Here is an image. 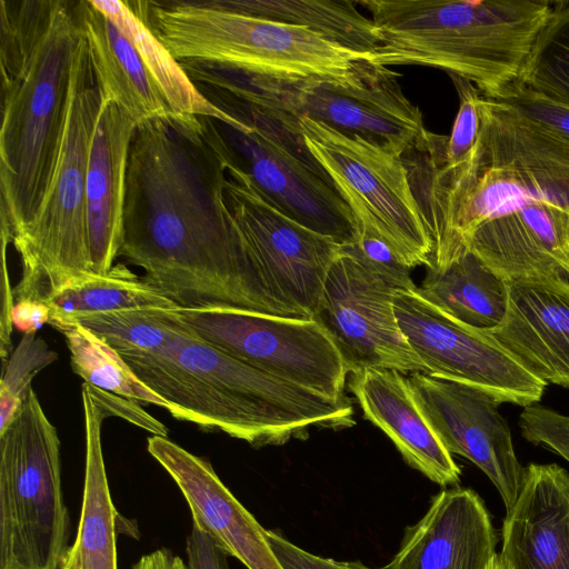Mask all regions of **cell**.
Segmentation results:
<instances>
[{
	"label": "cell",
	"instance_id": "obj_41",
	"mask_svg": "<svg viewBox=\"0 0 569 569\" xmlns=\"http://www.w3.org/2000/svg\"><path fill=\"white\" fill-rule=\"evenodd\" d=\"M50 321V309L43 301L22 299L17 300L12 310V325L23 335L36 332Z\"/></svg>",
	"mask_w": 569,
	"mask_h": 569
},
{
	"label": "cell",
	"instance_id": "obj_43",
	"mask_svg": "<svg viewBox=\"0 0 569 569\" xmlns=\"http://www.w3.org/2000/svg\"><path fill=\"white\" fill-rule=\"evenodd\" d=\"M489 569H501L500 568V565H499V561H498V553H497V557L495 558L493 562L491 563L490 568Z\"/></svg>",
	"mask_w": 569,
	"mask_h": 569
},
{
	"label": "cell",
	"instance_id": "obj_30",
	"mask_svg": "<svg viewBox=\"0 0 569 569\" xmlns=\"http://www.w3.org/2000/svg\"><path fill=\"white\" fill-rule=\"evenodd\" d=\"M66 339L74 373L103 391L158 406L171 415V406L132 371L121 355L90 329L78 322H51Z\"/></svg>",
	"mask_w": 569,
	"mask_h": 569
},
{
	"label": "cell",
	"instance_id": "obj_1",
	"mask_svg": "<svg viewBox=\"0 0 569 569\" xmlns=\"http://www.w3.org/2000/svg\"><path fill=\"white\" fill-rule=\"evenodd\" d=\"M227 162L199 117L137 126L128 157L119 256L178 308L286 317L227 206Z\"/></svg>",
	"mask_w": 569,
	"mask_h": 569
},
{
	"label": "cell",
	"instance_id": "obj_28",
	"mask_svg": "<svg viewBox=\"0 0 569 569\" xmlns=\"http://www.w3.org/2000/svg\"><path fill=\"white\" fill-rule=\"evenodd\" d=\"M228 10L297 26L371 58L380 44L373 21L356 1L340 0H214Z\"/></svg>",
	"mask_w": 569,
	"mask_h": 569
},
{
	"label": "cell",
	"instance_id": "obj_4",
	"mask_svg": "<svg viewBox=\"0 0 569 569\" xmlns=\"http://www.w3.org/2000/svg\"><path fill=\"white\" fill-rule=\"evenodd\" d=\"M120 355L171 406V416L253 447L303 440L311 428L355 425L349 398L331 399L253 368L201 340L184 322L162 346Z\"/></svg>",
	"mask_w": 569,
	"mask_h": 569
},
{
	"label": "cell",
	"instance_id": "obj_2",
	"mask_svg": "<svg viewBox=\"0 0 569 569\" xmlns=\"http://www.w3.org/2000/svg\"><path fill=\"white\" fill-rule=\"evenodd\" d=\"M1 231L11 242L36 217L66 128L82 34L74 2L0 1Z\"/></svg>",
	"mask_w": 569,
	"mask_h": 569
},
{
	"label": "cell",
	"instance_id": "obj_8",
	"mask_svg": "<svg viewBox=\"0 0 569 569\" xmlns=\"http://www.w3.org/2000/svg\"><path fill=\"white\" fill-rule=\"evenodd\" d=\"M219 108L240 121L230 126L210 117L201 124L223 156L256 191L300 224L341 246L357 234L352 211L310 153L298 121L224 93Z\"/></svg>",
	"mask_w": 569,
	"mask_h": 569
},
{
	"label": "cell",
	"instance_id": "obj_37",
	"mask_svg": "<svg viewBox=\"0 0 569 569\" xmlns=\"http://www.w3.org/2000/svg\"><path fill=\"white\" fill-rule=\"evenodd\" d=\"M267 539L283 569H375L360 561H340L313 555L273 530H267Z\"/></svg>",
	"mask_w": 569,
	"mask_h": 569
},
{
	"label": "cell",
	"instance_id": "obj_13",
	"mask_svg": "<svg viewBox=\"0 0 569 569\" xmlns=\"http://www.w3.org/2000/svg\"><path fill=\"white\" fill-rule=\"evenodd\" d=\"M224 197L272 300L288 317L313 319L341 244L279 211L232 167Z\"/></svg>",
	"mask_w": 569,
	"mask_h": 569
},
{
	"label": "cell",
	"instance_id": "obj_23",
	"mask_svg": "<svg viewBox=\"0 0 569 569\" xmlns=\"http://www.w3.org/2000/svg\"><path fill=\"white\" fill-rule=\"evenodd\" d=\"M349 389L365 418L389 437L410 467L442 487L460 481L459 466L422 415L403 373L365 369L351 373Z\"/></svg>",
	"mask_w": 569,
	"mask_h": 569
},
{
	"label": "cell",
	"instance_id": "obj_33",
	"mask_svg": "<svg viewBox=\"0 0 569 569\" xmlns=\"http://www.w3.org/2000/svg\"><path fill=\"white\" fill-rule=\"evenodd\" d=\"M57 359L41 338L23 335L7 362L0 383V431L17 416L31 388L32 378Z\"/></svg>",
	"mask_w": 569,
	"mask_h": 569
},
{
	"label": "cell",
	"instance_id": "obj_17",
	"mask_svg": "<svg viewBox=\"0 0 569 569\" xmlns=\"http://www.w3.org/2000/svg\"><path fill=\"white\" fill-rule=\"evenodd\" d=\"M147 450L180 489L194 527L247 569H283L267 539V530L224 486L207 459L161 436L149 437Z\"/></svg>",
	"mask_w": 569,
	"mask_h": 569
},
{
	"label": "cell",
	"instance_id": "obj_42",
	"mask_svg": "<svg viewBox=\"0 0 569 569\" xmlns=\"http://www.w3.org/2000/svg\"><path fill=\"white\" fill-rule=\"evenodd\" d=\"M132 569H189L184 560L168 548L143 555Z\"/></svg>",
	"mask_w": 569,
	"mask_h": 569
},
{
	"label": "cell",
	"instance_id": "obj_14",
	"mask_svg": "<svg viewBox=\"0 0 569 569\" xmlns=\"http://www.w3.org/2000/svg\"><path fill=\"white\" fill-rule=\"evenodd\" d=\"M399 327L426 373L480 389L500 403L528 407L540 401L546 383L531 375L486 330L463 325L418 291H397Z\"/></svg>",
	"mask_w": 569,
	"mask_h": 569
},
{
	"label": "cell",
	"instance_id": "obj_32",
	"mask_svg": "<svg viewBox=\"0 0 569 569\" xmlns=\"http://www.w3.org/2000/svg\"><path fill=\"white\" fill-rule=\"evenodd\" d=\"M74 322L93 331L119 353L156 349L183 326L177 309L162 308L121 310Z\"/></svg>",
	"mask_w": 569,
	"mask_h": 569
},
{
	"label": "cell",
	"instance_id": "obj_5",
	"mask_svg": "<svg viewBox=\"0 0 569 569\" xmlns=\"http://www.w3.org/2000/svg\"><path fill=\"white\" fill-rule=\"evenodd\" d=\"M378 29L370 62L437 68L500 101L521 86L547 0H360Z\"/></svg>",
	"mask_w": 569,
	"mask_h": 569
},
{
	"label": "cell",
	"instance_id": "obj_15",
	"mask_svg": "<svg viewBox=\"0 0 569 569\" xmlns=\"http://www.w3.org/2000/svg\"><path fill=\"white\" fill-rule=\"evenodd\" d=\"M397 291L345 252L331 266L313 319L335 342L349 373L365 369L426 372L399 327L393 307Z\"/></svg>",
	"mask_w": 569,
	"mask_h": 569
},
{
	"label": "cell",
	"instance_id": "obj_16",
	"mask_svg": "<svg viewBox=\"0 0 569 569\" xmlns=\"http://www.w3.org/2000/svg\"><path fill=\"white\" fill-rule=\"evenodd\" d=\"M413 398L446 449L476 465L498 490L506 512L516 503L526 468L519 462L500 402L465 383L428 375L408 377Z\"/></svg>",
	"mask_w": 569,
	"mask_h": 569
},
{
	"label": "cell",
	"instance_id": "obj_3",
	"mask_svg": "<svg viewBox=\"0 0 569 569\" xmlns=\"http://www.w3.org/2000/svg\"><path fill=\"white\" fill-rule=\"evenodd\" d=\"M481 130L452 169L400 157L432 241L429 268L445 270L469 251L486 221L530 202L569 211V141L516 109L481 96Z\"/></svg>",
	"mask_w": 569,
	"mask_h": 569
},
{
	"label": "cell",
	"instance_id": "obj_18",
	"mask_svg": "<svg viewBox=\"0 0 569 569\" xmlns=\"http://www.w3.org/2000/svg\"><path fill=\"white\" fill-rule=\"evenodd\" d=\"M469 251L507 282L569 283V211L526 203L482 223Z\"/></svg>",
	"mask_w": 569,
	"mask_h": 569
},
{
	"label": "cell",
	"instance_id": "obj_25",
	"mask_svg": "<svg viewBox=\"0 0 569 569\" xmlns=\"http://www.w3.org/2000/svg\"><path fill=\"white\" fill-rule=\"evenodd\" d=\"M81 398L86 437L82 505L76 539L59 569H118L117 536L126 532V519L113 505L102 452L101 426L109 415L84 385Z\"/></svg>",
	"mask_w": 569,
	"mask_h": 569
},
{
	"label": "cell",
	"instance_id": "obj_21",
	"mask_svg": "<svg viewBox=\"0 0 569 569\" xmlns=\"http://www.w3.org/2000/svg\"><path fill=\"white\" fill-rule=\"evenodd\" d=\"M508 286L506 315L486 331L543 383L569 389V283Z\"/></svg>",
	"mask_w": 569,
	"mask_h": 569
},
{
	"label": "cell",
	"instance_id": "obj_31",
	"mask_svg": "<svg viewBox=\"0 0 569 569\" xmlns=\"http://www.w3.org/2000/svg\"><path fill=\"white\" fill-rule=\"evenodd\" d=\"M521 86L569 108V1L551 2L526 62Z\"/></svg>",
	"mask_w": 569,
	"mask_h": 569
},
{
	"label": "cell",
	"instance_id": "obj_38",
	"mask_svg": "<svg viewBox=\"0 0 569 569\" xmlns=\"http://www.w3.org/2000/svg\"><path fill=\"white\" fill-rule=\"evenodd\" d=\"M93 400L110 416L124 418L152 432L153 436L168 437V429L157 419L149 416L134 400L123 398L83 382Z\"/></svg>",
	"mask_w": 569,
	"mask_h": 569
},
{
	"label": "cell",
	"instance_id": "obj_22",
	"mask_svg": "<svg viewBox=\"0 0 569 569\" xmlns=\"http://www.w3.org/2000/svg\"><path fill=\"white\" fill-rule=\"evenodd\" d=\"M137 126L116 101L102 97L86 178L88 242L94 273H108L120 253L128 157Z\"/></svg>",
	"mask_w": 569,
	"mask_h": 569
},
{
	"label": "cell",
	"instance_id": "obj_11",
	"mask_svg": "<svg viewBox=\"0 0 569 569\" xmlns=\"http://www.w3.org/2000/svg\"><path fill=\"white\" fill-rule=\"evenodd\" d=\"M298 124L357 226L380 236L409 268H429L432 241L401 159L307 117Z\"/></svg>",
	"mask_w": 569,
	"mask_h": 569
},
{
	"label": "cell",
	"instance_id": "obj_27",
	"mask_svg": "<svg viewBox=\"0 0 569 569\" xmlns=\"http://www.w3.org/2000/svg\"><path fill=\"white\" fill-rule=\"evenodd\" d=\"M131 42L146 69L176 114L210 117L230 126L239 121L212 104L137 10L133 1L90 0Z\"/></svg>",
	"mask_w": 569,
	"mask_h": 569
},
{
	"label": "cell",
	"instance_id": "obj_29",
	"mask_svg": "<svg viewBox=\"0 0 569 569\" xmlns=\"http://www.w3.org/2000/svg\"><path fill=\"white\" fill-rule=\"evenodd\" d=\"M51 322H72L82 318L129 309H178L156 287L117 263L106 274L90 273L78 278L46 300Z\"/></svg>",
	"mask_w": 569,
	"mask_h": 569
},
{
	"label": "cell",
	"instance_id": "obj_6",
	"mask_svg": "<svg viewBox=\"0 0 569 569\" xmlns=\"http://www.w3.org/2000/svg\"><path fill=\"white\" fill-rule=\"evenodd\" d=\"M178 61L279 81L352 82L370 57L310 30L234 12L213 1H134Z\"/></svg>",
	"mask_w": 569,
	"mask_h": 569
},
{
	"label": "cell",
	"instance_id": "obj_10",
	"mask_svg": "<svg viewBox=\"0 0 569 569\" xmlns=\"http://www.w3.org/2000/svg\"><path fill=\"white\" fill-rule=\"evenodd\" d=\"M69 537L60 440L31 387L0 431V569H59Z\"/></svg>",
	"mask_w": 569,
	"mask_h": 569
},
{
	"label": "cell",
	"instance_id": "obj_19",
	"mask_svg": "<svg viewBox=\"0 0 569 569\" xmlns=\"http://www.w3.org/2000/svg\"><path fill=\"white\" fill-rule=\"evenodd\" d=\"M497 537L482 499L468 488L443 489L405 531L382 569H489Z\"/></svg>",
	"mask_w": 569,
	"mask_h": 569
},
{
	"label": "cell",
	"instance_id": "obj_26",
	"mask_svg": "<svg viewBox=\"0 0 569 569\" xmlns=\"http://www.w3.org/2000/svg\"><path fill=\"white\" fill-rule=\"evenodd\" d=\"M417 291L455 320L479 330L500 325L508 306V282L468 251L445 270L427 268Z\"/></svg>",
	"mask_w": 569,
	"mask_h": 569
},
{
	"label": "cell",
	"instance_id": "obj_34",
	"mask_svg": "<svg viewBox=\"0 0 569 569\" xmlns=\"http://www.w3.org/2000/svg\"><path fill=\"white\" fill-rule=\"evenodd\" d=\"M342 252L353 257L369 271L402 290H413L417 286L410 277V269L393 251L387 241L377 233L357 226V234L351 243L341 246Z\"/></svg>",
	"mask_w": 569,
	"mask_h": 569
},
{
	"label": "cell",
	"instance_id": "obj_40",
	"mask_svg": "<svg viewBox=\"0 0 569 569\" xmlns=\"http://www.w3.org/2000/svg\"><path fill=\"white\" fill-rule=\"evenodd\" d=\"M11 242L7 234L1 233V320H0V352L3 367L11 351V333H12V310L14 307V295L10 288L9 273L7 268V247Z\"/></svg>",
	"mask_w": 569,
	"mask_h": 569
},
{
	"label": "cell",
	"instance_id": "obj_20",
	"mask_svg": "<svg viewBox=\"0 0 569 569\" xmlns=\"http://www.w3.org/2000/svg\"><path fill=\"white\" fill-rule=\"evenodd\" d=\"M501 533V569H569V472L529 463Z\"/></svg>",
	"mask_w": 569,
	"mask_h": 569
},
{
	"label": "cell",
	"instance_id": "obj_36",
	"mask_svg": "<svg viewBox=\"0 0 569 569\" xmlns=\"http://www.w3.org/2000/svg\"><path fill=\"white\" fill-rule=\"evenodd\" d=\"M502 102L569 141V108L519 86Z\"/></svg>",
	"mask_w": 569,
	"mask_h": 569
},
{
	"label": "cell",
	"instance_id": "obj_39",
	"mask_svg": "<svg viewBox=\"0 0 569 569\" xmlns=\"http://www.w3.org/2000/svg\"><path fill=\"white\" fill-rule=\"evenodd\" d=\"M186 553L189 569H231L229 556L194 526L187 537Z\"/></svg>",
	"mask_w": 569,
	"mask_h": 569
},
{
	"label": "cell",
	"instance_id": "obj_9",
	"mask_svg": "<svg viewBox=\"0 0 569 569\" xmlns=\"http://www.w3.org/2000/svg\"><path fill=\"white\" fill-rule=\"evenodd\" d=\"M399 77L389 67L369 60L352 82L279 81L211 67H198L192 74L200 87L281 112L296 121L307 117L400 158L428 130L419 108L402 92Z\"/></svg>",
	"mask_w": 569,
	"mask_h": 569
},
{
	"label": "cell",
	"instance_id": "obj_7",
	"mask_svg": "<svg viewBox=\"0 0 569 569\" xmlns=\"http://www.w3.org/2000/svg\"><path fill=\"white\" fill-rule=\"evenodd\" d=\"M101 103V87L82 33L74 54L66 128L50 186L32 222L12 240L22 268L21 279L13 289L16 300L46 302L64 284L93 272L86 178Z\"/></svg>",
	"mask_w": 569,
	"mask_h": 569
},
{
	"label": "cell",
	"instance_id": "obj_24",
	"mask_svg": "<svg viewBox=\"0 0 569 569\" xmlns=\"http://www.w3.org/2000/svg\"><path fill=\"white\" fill-rule=\"evenodd\" d=\"M74 8L102 97L116 101L138 124L176 114L119 28L90 0L77 1Z\"/></svg>",
	"mask_w": 569,
	"mask_h": 569
},
{
	"label": "cell",
	"instance_id": "obj_12",
	"mask_svg": "<svg viewBox=\"0 0 569 569\" xmlns=\"http://www.w3.org/2000/svg\"><path fill=\"white\" fill-rule=\"evenodd\" d=\"M177 311L198 338L228 356L325 397H346L349 372L316 319L227 307Z\"/></svg>",
	"mask_w": 569,
	"mask_h": 569
},
{
	"label": "cell",
	"instance_id": "obj_35",
	"mask_svg": "<svg viewBox=\"0 0 569 569\" xmlns=\"http://www.w3.org/2000/svg\"><path fill=\"white\" fill-rule=\"evenodd\" d=\"M521 436L569 462V416L541 405L525 407L519 417Z\"/></svg>",
	"mask_w": 569,
	"mask_h": 569
}]
</instances>
